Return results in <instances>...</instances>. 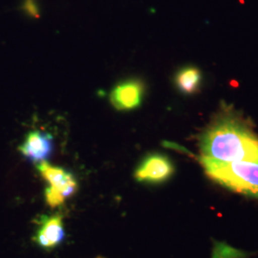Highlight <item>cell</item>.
<instances>
[{
    "label": "cell",
    "mask_w": 258,
    "mask_h": 258,
    "mask_svg": "<svg viewBox=\"0 0 258 258\" xmlns=\"http://www.w3.org/2000/svg\"><path fill=\"white\" fill-rule=\"evenodd\" d=\"M199 147L204 158L258 164V137L235 118L216 120L201 136Z\"/></svg>",
    "instance_id": "1"
},
{
    "label": "cell",
    "mask_w": 258,
    "mask_h": 258,
    "mask_svg": "<svg viewBox=\"0 0 258 258\" xmlns=\"http://www.w3.org/2000/svg\"><path fill=\"white\" fill-rule=\"evenodd\" d=\"M206 174L213 181L238 194L258 199V164L221 162L200 158Z\"/></svg>",
    "instance_id": "2"
},
{
    "label": "cell",
    "mask_w": 258,
    "mask_h": 258,
    "mask_svg": "<svg viewBox=\"0 0 258 258\" xmlns=\"http://www.w3.org/2000/svg\"><path fill=\"white\" fill-rule=\"evenodd\" d=\"M37 170L49 184L45 189V201L51 208H57L76 194L78 182L71 172L64 168L50 165L44 161L37 164Z\"/></svg>",
    "instance_id": "3"
},
{
    "label": "cell",
    "mask_w": 258,
    "mask_h": 258,
    "mask_svg": "<svg viewBox=\"0 0 258 258\" xmlns=\"http://www.w3.org/2000/svg\"><path fill=\"white\" fill-rule=\"evenodd\" d=\"M174 173V166L168 157L154 153L146 157L134 172V178L140 183L161 184Z\"/></svg>",
    "instance_id": "4"
},
{
    "label": "cell",
    "mask_w": 258,
    "mask_h": 258,
    "mask_svg": "<svg viewBox=\"0 0 258 258\" xmlns=\"http://www.w3.org/2000/svg\"><path fill=\"white\" fill-rule=\"evenodd\" d=\"M145 92L144 83L139 80H127L118 83L111 91V104L119 111H130L141 105Z\"/></svg>",
    "instance_id": "5"
},
{
    "label": "cell",
    "mask_w": 258,
    "mask_h": 258,
    "mask_svg": "<svg viewBox=\"0 0 258 258\" xmlns=\"http://www.w3.org/2000/svg\"><path fill=\"white\" fill-rule=\"evenodd\" d=\"M64 237L63 216L55 213L41 217L34 240L41 248L51 249L57 247Z\"/></svg>",
    "instance_id": "6"
},
{
    "label": "cell",
    "mask_w": 258,
    "mask_h": 258,
    "mask_svg": "<svg viewBox=\"0 0 258 258\" xmlns=\"http://www.w3.org/2000/svg\"><path fill=\"white\" fill-rule=\"evenodd\" d=\"M19 149L27 160L37 165L51 156L54 149V141L50 134L34 130L28 133Z\"/></svg>",
    "instance_id": "7"
},
{
    "label": "cell",
    "mask_w": 258,
    "mask_h": 258,
    "mask_svg": "<svg viewBox=\"0 0 258 258\" xmlns=\"http://www.w3.org/2000/svg\"><path fill=\"white\" fill-rule=\"evenodd\" d=\"M202 76L195 67H185L176 75L175 83L179 90L184 94H194L199 88Z\"/></svg>",
    "instance_id": "8"
},
{
    "label": "cell",
    "mask_w": 258,
    "mask_h": 258,
    "mask_svg": "<svg viewBox=\"0 0 258 258\" xmlns=\"http://www.w3.org/2000/svg\"><path fill=\"white\" fill-rule=\"evenodd\" d=\"M249 254L235 249L224 242H215L212 249V258H246Z\"/></svg>",
    "instance_id": "9"
},
{
    "label": "cell",
    "mask_w": 258,
    "mask_h": 258,
    "mask_svg": "<svg viewBox=\"0 0 258 258\" xmlns=\"http://www.w3.org/2000/svg\"><path fill=\"white\" fill-rule=\"evenodd\" d=\"M25 10L28 14L34 18H38V9H37V4L35 3L34 0H27L25 3Z\"/></svg>",
    "instance_id": "10"
},
{
    "label": "cell",
    "mask_w": 258,
    "mask_h": 258,
    "mask_svg": "<svg viewBox=\"0 0 258 258\" xmlns=\"http://www.w3.org/2000/svg\"><path fill=\"white\" fill-rule=\"evenodd\" d=\"M99 258H101V257H99Z\"/></svg>",
    "instance_id": "11"
}]
</instances>
